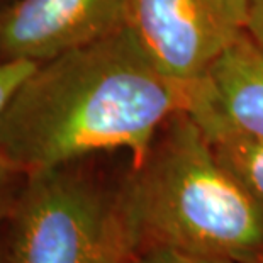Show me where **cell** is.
Segmentation results:
<instances>
[{
  "instance_id": "obj_1",
  "label": "cell",
  "mask_w": 263,
  "mask_h": 263,
  "mask_svg": "<svg viewBox=\"0 0 263 263\" xmlns=\"http://www.w3.org/2000/svg\"><path fill=\"white\" fill-rule=\"evenodd\" d=\"M183 105L124 26L34 66L0 114V156L26 175L116 149L134 166Z\"/></svg>"
},
{
  "instance_id": "obj_2",
  "label": "cell",
  "mask_w": 263,
  "mask_h": 263,
  "mask_svg": "<svg viewBox=\"0 0 263 263\" xmlns=\"http://www.w3.org/2000/svg\"><path fill=\"white\" fill-rule=\"evenodd\" d=\"M117 200L134 255L168 248L190 260L241 263L263 255V204L221 163L185 109L131 166Z\"/></svg>"
},
{
  "instance_id": "obj_3",
  "label": "cell",
  "mask_w": 263,
  "mask_h": 263,
  "mask_svg": "<svg viewBox=\"0 0 263 263\" xmlns=\"http://www.w3.org/2000/svg\"><path fill=\"white\" fill-rule=\"evenodd\" d=\"M73 161L26 175L7 217V263H127L117 187Z\"/></svg>"
},
{
  "instance_id": "obj_4",
  "label": "cell",
  "mask_w": 263,
  "mask_h": 263,
  "mask_svg": "<svg viewBox=\"0 0 263 263\" xmlns=\"http://www.w3.org/2000/svg\"><path fill=\"white\" fill-rule=\"evenodd\" d=\"M248 0H127L126 26L185 93L248 32Z\"/></svg>"
},
{
  "instance_id": "obj_5",
  "label": "cell",
  "mask_w": 263,
  "mask_h": 263,
  "mask_svg": "<svg viewBox=\"0 0 263 263\" xmlns=\"http://www.w3.org/2000/svg\"><path fill=\"white\" fill-rule=\"evenodd\" d=\"M127 0H10L0 7V63H43L126 26Z\"/></svg>"
},
{
  "instance_id": "obj_6",
  "label": "cell",
  "mask_w": 263,
  "mask_h": 263,
  "mask_svg": "<svg viewBox=\"0 0 263 263\" xmlns=\"http://www.w3.org/2000/svg\"><path fill=\"white\" fill-rule=\"evenodd\" d=\"M183 109L209 141L263 138V44L248 32L192 85Z\"/></svg>"
},
{
  "instance_id": "obj_7",
  "label": "cell",
  "mask_w": 263,
  "mask_h": 263,
  "mask_svg": "<svg viewBox=\"0 0 263 263\" xmlns=\"http://www.w3.org/2000/svg\"><path fill=\"white\" fill-rule=\"evenodd\" d=\"M211 143L221 163L263 204V138H222Z\"/></svg>"
},
{
  "instance_id": "obj_8",
  "label": "cell",
  "mask_w": 263,
  "mask_h": 263,
  "mask_svg": "<svg viewBox=\"0 0 263 263\" xmlns=\"http://www.w3.org/2000/svg\"><path fill=\"white\" fill-rule=\"evenodd\" d=\"M24 180L26 173L0 156V222L9 217Z\"/></svg>"
},
{
  "instance_id": "obj_9",
  "label": "cell",
  "mask_w": 263,
  "mask_h": 263,
  "mask_svg": "<svg viewBox=\"0 0 263 263\" xmlns=\"http://www.w3.org/2000/svg\"><path fill=\"white\" fill-rule=\"evenodd\" d=\"M37 63L26 60L2 61L0 63V114L12 99V95L19 88V85L26 80V77L34 70Z\"/></svg>"
},
{
  "instance_id": "obj_10",
  "label": "cell",
  "mask_w": 263,
  "mask_h": 263,
  "mask_svg": "<svg viewBox=\"0 0 263 263\" xmlns=\"http://www.w3.org/2000/svg\"><path fill=\"white\" fill-rule=\"evenodd\" d=\"M127 263H192L190 258L168 248H149L136 253Z\"/></svg>"
},
{
  "instance_id": "obj_11",
  "label": "cell",
  "mask_w": 263,
  "mask_h": 263,
  "mask_svg": "<svg viewBox=\"0 0 263 263\" xmlns=\"http://www.w3.org/2000/svg\"><path fill=\"white\" fill-rule=\"evenodd\" d=\"M248 34L263 44V0H248Z\"/></svg>"
},
{
  "instance_id": "obj_12",
  "label": "cell",
  "mask_w": 263,
  "mask_h": 263,
  "mask_svg": "<svg viewBox=\"0 0 263 263\" xmlns=\"http://www.w3.org/2000/svg\"><path fill=\"white\" fill-rule=\"evenodd\" d=\"M192 263H241L236 260H224V258H204V260H190Z\"/></svg>"
},
{
  "instance_id": "obj_13",
  "label": "cell",
  "mask_w": 263,
  "mask_h": 263,
  "mask_svg": "<svg viewBox=\"0 0 263 263\" xmlns=\"http://www.w3.org/2000/svg\"><path fill=\"white\" fill-rule=\"evenodd\" d=\"M0 263H7V255H4L2 248H0Z\"/></svg>"
},
{
  "instance_id": "obj_14",
  "label": "cell",
  "mask_w": 263,
  "mask_h": 263,
  "mask_svg": "<svg viewBox=\"0 0 263 263\" xmlns=\"http://www.w3.org/2000/svg\"><path fill=\"white\" fill-rule=\"evenodd\" d=\"M253 263H263V255H260L258 258H256V260H255Z\"/></svg>"
},
{
  "instance_id": "obj_15",
  "label": "cell",
  "mask_w": 263,
  "mask_h": 263,
  "mask_svg": "<svg viewBox=\"0 0 263 263\" xmlns=\"http://www.w3.org/2000/svg\"><path fill=\"white\" fill-rule=\"evenodd\" d=\"M9 2H10V0H0V7H4V5L9 4Z\"/></svg>"
}]
</instances>
